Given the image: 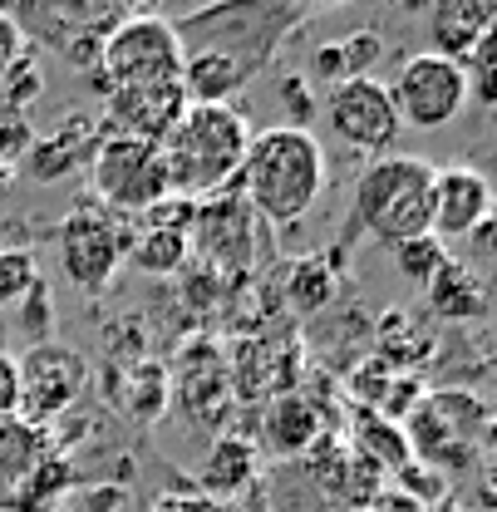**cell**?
I'll use <instances>...</instances> for the list:
<instances>
[{
  "label": "cell",
  "instance_id": "28",
  "mask_svg": "<svg viewBox=\"0 0 497 512\" xmlns=\"http://www.w3.org/2000/svg\"><path fill=\"white\" fill-rule=\"evenodd\" d=\"M276 104H281V114L291 119L286 128H311V119L320 114V94L306 84V74H286V79L276 84Z\"/></svg>",
  "mask_w": 497,
  "mask_h": 512
},
{
  "label": "cell",
  "instance_id": "9",
  "mask_svg": "<svg viewBox=\"0 0 497 512\" xmlns=\"http://www.w3.org/2000/svg\"><path fill=\"white\" fill-rule=\"evenodd\" d=\"M84 380H89V365L74 345L40 340L15 360V409L25 414V424L40 429L79 399Z\"/></svg>",
  "mask_w": 497,
  "mask_h": 512
},
{
  "label": "cell",
  "instance_id": "30",
  "mask_svg": "<svg viewBox=\"0 0 497 512\" xmlns=\"http://www.w3.org/2000/svg\"><path fill=\"white\" fill-rule=\"evenodd\" d=\"M340 55H345L350 79H374V69L384 60V35L379 30H355V35L340 40Z\"/></svg>",
  "mask_w": 497,
  "mask_h": 512
},
{
  "label": "cell",
  "instance_id": "29",
  "mask_svg": "<svg viewBox=\"0 0 497 512\" xmlns=\"http://www.w3.org/2000/svg\"><path fill=\"white\" fill-rule=\"evenodd\" d=\"M0 89H5V114H25V109L45 94V74H40V64L25 55V60L0 79Z\"/></svg>",
  "mask_w": 497,
  "mask_h": 512
},
{
  "label": "cell",
  "instance_id": "8",
  "mask_svg": "<svg viewBox=\"0 0 497 512\" xmlns=\"http://www.w3.org/2000/svg\"><path fill=\"white\" fill-rule=\"evenodd\" d=\"M128 256V227L99 207H79L60 222V271L84 296L109 291L114 271Z\"/></svg>",
  "mask_w": 497,
  "mask_h": 512
},
{
  "label": "cell",
  "instance_id": "20",
  "mask_svg": "<svg viewBox=\"0 0 497 512\" xmlns=\"http://www.w3.org/2000/svg\"><path fill=\"white\" fill-rule=\"evenodd\" d=\"M45 458V439L25 419H0V493L30 478V468Z\"/></svg>",
  "mask_w": 497,
  "mask_h": 512
},
{
  "label": "cell",
  "instance_id": "33",
  "mask_svg": "<svg viewBox=\"0 0 497 512\" xmlns=\"http://www.w3.org/2000/svg\"><path fill=\"white\" fill-rule=\"evenodd\" d=\"M360 512H429V508H424V503H414V498H409V493H399V488H379Z\"/></svg>",
  "mask_w": 497,
  "mask_h": 512
},
{
  "label": "cell",
  "instance_id": "13",
  "mask_svg": "<svg viewBox=\"0 0 497 512\" xmlns=\"http://www.w3.org/2000/svg\"><path fill=\"white\" fill-rule=\"evenodd\" d=\"M183 84H148V89H114L104 99V138H133V143H163L183 119Z\"/></svg>",
  "mask_w": 497,
  "mask_h": 512
},
{
  "label": "cell",
  "instance_id": "7",
  "mask_svg": "<svg viewBox=\"0 0 497 512\" xmlns=\"http://www.w3.org/2000/svg\"><path fill=\"white\" fill-rule=\"evenodd\" d=\"M384 89H389V104L399 114V128L434 133V128H448L468 109V74H463V64L438 60L429 50L409 55Z\"/></svg>",
  "mask_w": 497,
  "mask_h": 512
},
{
  "label": "cell",
  "instance_id": "3",
  "mask_svg": "<svg viewBox=\"0 0 497 512\" xmlns=\"http://www.w3.org/2000/svg\"><path fill=\"white\" fill-rule=\"evenodd\" d=\"M434 212V163L419 153H384L370 158L350 192L345 237H370L379 247H399L429 232Z\"/></svg>",
  "mask_w": 497,
  "mask_h": 512
},
{
  "label": "cell",
  "instance_id": "14",
  "mask_svg": "<svg viewBox=\"0 0 497 512\" xmlns=\"http://www.w3.org/2000/svg\"><path fill=\"white\" fill-rule=\"evenodd\" d=\"M192 207L197 202H183V197H168L158 202L153 212H143V227L128 232V256L138 271L148 276H173L183 271L187 252H192Z\"/></svg>",
  "mask_w": 497,
  "mask_h": 512
},
{
  "label": "cell",
  "instance_id": "17",
  "mask_svg": "<svg viewBox=\"0 0 497 512\" xmlns=\"http://www.w3.org/2000/svg\"><path fill=\"white\" fill-rule=\"evenodd\" d=\"M497 30V0H443L429 10V55L463 64L483 35Z\"/></svg>",
  "mask_w": 497,
  "mask_h": 512
},
{
  "label": "cell",
  "instance_id": "22",
  "mask_svg": "<svg viewBox=\"0 0 497 512\" xmlns=\"http://www.w3.org/2000/svg\"><path fill=\"white\" fill-rule=\"evenodd\" d=\"M315 409L301 399V394H291V399H281L276 409H271V424H266V434H271V448L281 453V458H291V453H306L315 444Z\"/></svg>",
  "mask_w": 497,
  "mask_h": 512
},
{
  "label": "cell",
  "instance_id": "15",
  "mask_svg": "<svg viewBox=\"0 0 497 512\" xmlns=\"http://www.w3.org/2000/svg\"><path fill=\"white\" fill-rule=\"evenodd\" d=\"M99 143H104V124H99V114H74L60 133H45V138H35L30 143V153L15 163V173H25L30 183H60L69 173H79L94 153H99Z\"/></svg>",
  "mask_w": 497,
  "mask_h": 512
},
{
  "label": "cell",
  "instance_id": "4",
  "mask_svg": "<svg viewBox=\"0 0 497 512\" xmlns=\"http://www.w3.org/2000/svg\"><path fill=\"white\" fill-rule=\"evenodd\" d=\"M311 20L306 5H271V0H247V5H207L173 20L183 55H222L242 64L251 79L276 60V50Z\"/></svg>",
  "mask_w": 497,
  "mask_h": 512
},
{
  "label": "cell",
  "instance_id": "21",
  "mask_svg": "<svg viewBox=\"0 0 497 512\" xmlns=\"http://www.w3.org/2000/svg\"><path fill=\"white\" fill-rule=\"evenodd\" d=\"M251 473H256V448L247 439H222V444H212L207 463H202V488L232 498L251 483Z\"/></svg>",
  "mask_w": 497,
  "mask_h": 512
},
{
  "label": "cell",
  "instance_id": "27",
  "mask_svg": "<svg viewBox=\"0 0 497 512\" xmlns=\"http://www.w3.org/2000/svg\"><path fill=\"white\" fill-rule=\"evenodd\" d=\"M463 74H468V99L478 109H493L497 104V30L478 40V50L463 60Z\"/></svg>",
  "mask_w": 497,
  "mask_h": 512
},
{
  "label": "cell",
  "instance_id": "26",
  "mask_svg": "<svg viewBox=\"0 0 497 512\" xmlns=\"http://www.w3.org/2000/svg\"><path fill=\"white\" fill-rule=\"evenodd\" d=\"M35 286H40L35 256L25 247H0V306H25Z\"/></svg>",
  "mask_w": 497,
  "mask_h": 512
},
{
  "label": "cell",
  "instance_id": "12",
  "mask_svg": "<svg viewBox=\"0 0 497 512\" xmlns=\"http://www.w3.org/2000/svg\"><path fill=\"white\" fill-rule=\"evenodd\" d=\"M483 227H493V183L488 173L458 163V168H434V212L429 232L438 242H468Z\"/></svg>",
  "mask_w": 497,
  "mask_h": 512
},
{
  "label": "cell",
  "instance_id": "5",
  "mask_svg": "<svg viewBox=\"0 0 497 512\" xmlns=\"http://www.w3.org/2000/svg\"><path fill=\"white\" fill-rule=\"evenodd\" d=\"M99 74L114 89H148V84H178L183 74V45L168 15L153 10H128L124 20L109 30Z\"/></svg>",
  "mask_w": 497,
  "mask_h": 512
},
{
  "label": "cell",
  "instance_id": "2",
  "mask_svg": "<svg viewBox=\"0 0 497 512\" xmlns=\"http://www.w3.org/2000/svg\"><path fill=\"white\" fill-rule=\"evenodd\" d=\"M251 128L237 114V104H187L173 133L158 143L163 173H168V197L202 202L212 192H227L242 173Z\"/></svg>",
  "mask_w": 497,
  "mask_h": 512
},
{
  "label": "cell",
  "instance_id": "35",
  "mask_svg": "<svg viewBox=\"0 0 497 512\" xmlns=\"http://www.w3.org/2000/svg\"><path fill=\"white\" fill-rule=\"evenodd\" d=\"M330 512H340V508H330Z\"/></svg>",
  "mask_w": 497,
  "mask_h": 512
},
{
  "label": "cell",
  "instance_id": "23",
  "mask_svg": "<svg viewBox=\"0 0 497 512\" xmlns=\"http://www.w3.org/2000/svg\"><path fill=\"white\" fill-rule=\"evenodd\" d=\"M286 296L301 316H315L335 301V266L325 256H306L291 266V281H286Z\"/></svg>",
  "mask_w": 497,
  "mask_h": 512
},
{
  "label": "cell",
  "instance_id": "24",
  "mask_svg": "<svg viewBox=\"0 0 497 512\" xmlns=\"http://www.w3.org/2000/svg\"><path fill=\"white\" fill-rule=\"evenodd\" d=\"M389 256H394V271L409 281V286H429L438 271L448 266V247L438 242L434 232H424V237H409V242H399V247H389Z\"/></svg>",
  "mask_w": 497,
  "mask_h": 512
},
{
  "label": "cell",
  "instance_id": "25",
  "mask_svg": "<svg viewBox=\"0 0 497 512\" xmlns=\"http://www.w3.org/2000/svg\"><path fill=\"white\" fill-rule=\"evenodd\" d=\"M128 404V414L138 419V424H153L163 409H168V370L163 365H138V375H133V389L119 394Z\"/></svg>",
  "mask_w": 497,
  "mask_h": 512
},
{
  "label": "cell",
  "instance_id": "34",
  "mask_svg": "<svg viewBox=\"0 0 497 512\" xmlns=\"http://www.w3.org/2000/svg\"><path fill=\"white\" fill-rule=\"evenodd\" d=\"M15 183H20V173H15L10 163H0V197H10V192H15Z\"/></svg>",
  "mask_w": 497,
  "mask_h": 512
},
{
  "label": "cell",
  "instance_id": "6",
  "mask_svg": "<svg viewBox=\"0 0 497 512\" xmlns=\"http://www.w3.org/2000/svg\"><path fill=\"white\" fill-rule=\"evenodd\" d=\"M89 183H94V197L104 202L99 212H109V217H143L158 202H168L163 153L153 143H133V138L99 143V153L89 158Z\"/></svg>",
  "mask_w": 497,
  "mask_h": 512
},
{
  "label": "cell",
  "instance_id": "11",
  "mask_svg": "<svg viewBox=\"0 0 497 512\" xmlns=\"http://www.w3.org/2000/svg\"><path fill=\"white\" fill-rule=\"evenodd\" d=\"M256 237H261V222L232 188L212 192L192 207V247L222 271H247L256 261Z\"/></svg>",
  "mask_w": 497,
  "mask_h": 512
},
{
  "label": "cell",
  "instance_id": "1",
  "mask_svg": "<svg viewBox=\"0 0 497 512\" xmlns=\"http://www.w3.org/2000/svg\"><path fill=\"white\" fill-rule=\"evenodd\" d=\"M232 192L256 212V222L296 227L325 192V148L311 128H261L251 133L247 158Z\"/></svg>",
  "mask_w": 497,
  "mask_h": 512
},
{
  "label": "cell",
  "instance_id": "31",
  "mask_svg": "<svg viewBox=\"0 0 497 512\" xmlns=\"http://www.w3.org/2000/svg\"><path fill=\"white\" fill-rule=\"evenodd\" d=\"M30 143H35V133L25 124V114H5V119H0V163L15 168V163L30 153Z\"/></svg>",
  "mask_w": 497,
  "mask_h": 512
},
{
  "label": "cell",
  "instance_id": "18",
  "mask_svg": "<svg viewBox=\"0 0 497 512\" xmlns=\"http://www.w3.org/2000/svg\"><path fill=\"white\" fill-rule=\"evenodd\" d=\"M183 99L187 104H232L251 84V74L242 64L222 60V55H183Z\"/></svg>",
  "mask_w": 497,
  "mask_h": 512
},
{
  "label": "cell",
  "instance_id": "10",
  "mask_svg": "<svg viewBox=\"0 0 497 512\" xmlns=\"http://www.w3.org/2000/svg\"><path fill=\"white\" fill-rule=\"evenodd\" d=\"M320 114H325L330 133H335L345 148L370 153V158L394 153V143H399V133H404L394 104H389L384 79H345V84L325 89Z\"/></svg>",
  "mask_w": 497,
  "mask_h": 512
},
{
  "label": "cell",
  "instance_id": "32",
  "mask_svg": "<svg viewBox=\"0 0 497 512\" xmlns=\"http://www.w3.org/2000/svg\"><path fill=\"white\" fill-rule=\"evenodd\" d=\"M30 55V45H25V35H20V25L10 20V10H0V79L15 69V64Z\"/></svg>",
  "mask_w": 497,
  "mask_h": 512
},
{
  "label": "cell",
  "instance_id": "16",
  "mask_svg": "<svg viewBox=\"0 0 497 512\" xmlns=\"http://www.w3.org/2000/svg\"><path fill=\"white\" fill-rule=\"evenodd\" d=\"M124 15V5H20V10H10L25 45L35 40V45H50V50H64L79 35H104L109 40V30Z\"/></svg>",
  "mask_w": 497,
  "mask_h": 512
},
{
  "label": "cell",
  "instance_id": "19",
  "mask_svg": "<svg viewBox=\"0 0 497 512\" xmlns=\"http://www.w3.org/2000/svg\"><path fill=\"white\" fill-rule=\"evenodd\" d=\"M424 301H429V311L438 320H473V316H483L488 291H483V281H478L473 266H463V261L448 256V266L424 286Z\"/></svg>",
  "mask_w": 497,
  "mask_h": 512
}]
</instances>
